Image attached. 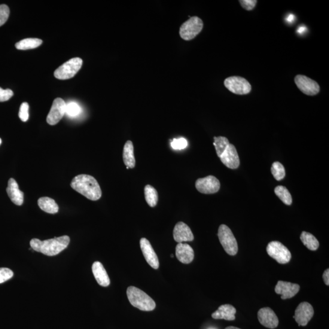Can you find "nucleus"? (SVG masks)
Wrapping results in <instances>:
<instances>
[{
    "mask_svg": "<svg viewBox=\"0 0 329 329\" xmlns=\"http://www.w3.org/2000/svg\"><path fill=\"white\" fill-rule=\"evenodd\" d=\"M70 185L75 191L88 200L97 201L102 196V189L98 182L90 175H79L76 176Z\"/></svg>",
    "mask_w": 329,
    "mask_h": 329,
    "instance_id": "1",
    "label": "nucleus"
},
{
    "mask_svg": "<svg viewBox=\"0 0 329 329\" xmlns=\"http://www.w3.org/2000/svg\"><path fill=\"white\" fill-rule=\"evenodd\" d=\"M70 242V237L67 236L44 241L33 239L30 240V246L35 251L48 256H54L66 249Z\"/></svg>",
    "mask_w": 329,
    "mask_h": 329,
    "instance_id": "2",
    "label": "nucleus"
},
{
    "mask_svg": "<svg viewBox=\"0 0 329 329\" xmlns=\"http://www.w3.org/2000/svg\"><path fill=\"white\" fill-rule=\"evenodd\" d=\"M127 295L130 304L140 310L149 312L154 310L156 306L150 297L135 286H130L127 288Z\"/></svg>",
    "mask_w": 329,
    "mask_h": 329,
    "instance_id": "3",
    "label": "nucleus"
},
{
    "mask_svg": "<svg viewBox=\"0 0 329 329\" xmlns=\"http://www.w3.org/2000/svg\"><path fill=\"white\" fill-rule=\"evenodd\" d=\"M82 63L83 61L79 57L70 59L55 70L54 73L55 78L60 80H67L74 77L81 69Z\"/></svg>",
    "mask_w": 329,
    "mask_h": 329,
    "instance_id": "4",
    "label": "nucleus"
},
{
    "mask_svg": "<svg viewBox=\"0 0 329 329\" xmlns=\"http://www.w3.org/2000/svg\"><path fill=\"white\" fill-rule=\"evenodd\" d=\"M218 236L219 242L227 254L236 255L239 248L237 240L231 228L226 225L221 224L218 228Z\"/></svg>",
    "mask_w": 329,
    "mask_h": 329,
    "instance_id": "5",
    "label": "nucleus"
},
{
    "mask_svg": "<svg viewBox=\"0 0 329 329\" xmlns=\"http://www.w3.org/2000/svg\"><path fill=\"white\" fill-rule=\"evenodd\" d=\"M203 26V21L200 18L196 16L190 17L180 27V36L185 41H191L199 35Z\"/></svg>",
    "mask_w": 329,
    "mask_h": 329,
    "instance_id": "6",
    "label": "nucleus"
},
{
    "mask_svg": "<svg viewBox=\"0 0 329 329\" xmlns=\"http://www.w3.org/2000/svg\"><path fill=\"white\" fill-rule=\"evenodd\" d=\"M267 251L271 257L280 264H287L291 258L290 251L282 243L277 241H273L268 243Z\"/></svg>",
    "mask_w": 329,
    "mask_h": 329,
    "instance_id": "7",
    "label": "nucleus"
},
{
    "mask_svg": "<svg viewBox=\"0 0 329 329\" xmlns=\"http://www.w3.org/2000/svg\"><path fill=\"white\" fill-rule=\"evenodd\" d=\"M224 84L231 92L239 95L249 93L252 88L248 81L240 76H231L225 79Z\"/></svg>",
    "mask_w": 329,
    "mask_h": 329,
    "instance_id": "8",
    "label": "nucleus"
},
{
    "mask_svg": "<svg viewBox=\"0 0 329 329\" xmlns=\"http://www.w3.org/2000/svg\"><path fill=\"white\" fill-rule=\"evenodd\" d=\"M294 82L299 89L307 95L315 96L319 92V84L306 76L302 75L295 76Z\"/></svg>",
    "mask_w": 329,
    "mask_h": 329,
    "instance_id": "9",
    "label": "nucleus"
},
{
    "mask_svg": "<svg viewBox=\"0 0 329 329\" xmlns=\"http://www.w3.org/2000/svg\"><path fill=\"white\" fill-rule=\"evenodd\" d=\"M198 191L203 194H213L220 188V182L213 176H208L204 178L197 179L195 183Z\"/></svg>",
    "mask_w": 329,
    "mask_h": 329,
    "instance_id": "10",
    "label": "nucleus"
},
{
    "mask_svg": "<svg viewBox=\"0 0 329 329\" xmlns=\"http://www.w3.org/2000/svg\"><path fill=\"white\" fill-rule=\"evenodd\" d=\"M66 105L64 100L60 97H57L54 100L47 118V121L49 124L55 125L59 123L61 119L65 115Z\"/></svg>",
    "mask_w": 329,
    "mask_h": 329,
    "instance_id": "11",
    "label": "nucleus"
},
{
    "mask_svg": "<svg viewBox=\"0 0 329 329\" xmlns=\"http://www.w3.org/2000/svg\"><path fill=\"white\" fill-rule=\"evenodd\" d=\"M313 308L307 302H303L299 305L295 310L293 318L300 326H306L313 318Z\"/></svg>",
    "mask_w": 329,
    "mask_h": 329,
    "instance_id": "12",
    "label": "nucleus"
},
{
    "mask_svg": "<svg viewBox=\"0 0 329 329\" xmlns=\"http://www.w3.org/2000/svg\"><path fill=\"white\" fill-rule=\"evenodd\" d=\"M140 245L147 263L154 269H158L159 267V261H158L156 253L152 248L150 242L145 238H142L140 239Z\"/></svg>",
    "mask_w": 329,
    "mask_h": 329,
    "instance_id": "13",
    "label": "nucleus"
},
{
    "mask_svg": "<svg viewBox=\"0 0 329 329\" xmlns=\"http://www.w3.org/2000/svg\"><path fill=\"white\" fill-rule=\"evenodd\" d=\"M259 322L264 327L269 328H275L279 325V319L276 313L270 307H264L258 312Z\"/></svg>",
    "mask_w": 329,
    "mask_h": 329,
    "instance_id": "14",
    "label": "nucleus"
},
{
    "mask_svg": "<svg viewBox=\"0 0 329 329\" xmlns=\"http://www.w3.org/2000/svg\"><path fill=\"white\" fill-rule=\"evenodd\" d=\"M219 158L228 169H237L240 166L239 154L235 146L231 143Z\"/></svg>",
    "mask_w": 329,
    "mask_h": 329,
    "instance_id": "15",
    "label": "nucleus"
},
{
    "mask_svg": "<svg viewBox=\"0 0 329 329\" xmlns=\"http://www.w3.org/2000/svg\"><path fill=\"white\" fill-rule=\"evenodd\" d=\"M300 286L297 283L278 281L275 287L277 294H281L282 300H287L294 297L300 291Z\"/></svg>",
    "mask_w": 329,
    "mask_h": 329,
    "instance_id": "16",
    "label": "nucleus"
},
{
    "mask_svg": "<svg viewBox=\"0 0 329 329\" xmlns=\"http://www.w3.org/2000/svg\"><path fill=\"white\" fill-rule=\"evenodd\" d=\"M173 238L179 243L191 242L194 240V236L190 228L183 222H179L173 230Z\"/></svg>",
    "mask_w": 329,
    "mask_h": 329,
    "instance_id": "17",
    "label": "nucleus"
},
{
    "mask_svg": "<svg viewBox=\"0 0 329 329\" xmlns=\"http://www.w3.org/2000/svg\"><path fill=\"white\" fill-rule=\"evenodd\" d=\"M176 256L181 263L189 264L193 260L194 251L188 244L180 243L176 247Z\"/></svg>",
    "mask_w": 329,
    "mask_h": 329,
    "instance_id": "18",
    "label": "nucleus"
},
{
    "mask_svg": "<svg viewBox=\"0 0 329 329\" xmlns=\"http://www.w3.org/2000/svg\"><path fill=\"white\" fill-rule=\"evenodd\" d=\"M6 192H7L12 202L14 203L15 205H22L24 200V193L23 191L20 190L17 182L14 179L11 178L9 180Z\"/></svg>",
    "mask_w": 329,
    "mask_h": 329,
    "instance_id": "19",
    "label": "nucleus"
},
{
    "mask_svg": "<svg viewBox=\"0 0 329 329\" xmlns=\"http://www.w3.org/2000/svg\"><path fill=\"white\" fill-rule=\"evenodd\" d=\"M92 272L97 283L101 286L106 287L110 285V279L105 268L100 261L94 262L92 268Z\"/></svg>",
    "mask_w": 329,
    "mask_h": 329,
    "instance_id": "20",
    "label": "nucleus"
},
{
    "mask_svg": "<svg viewBox=\"0 0 329 329\" xmlns=\"http://www.w3.org/2000/svg\"><path fill=\"white\" fill-rule=\"evenodd\" d=\"M236 309L230 304L222 305L218 309L212 313V317L215 319H225L234 321L236 319Z\"/></svg>",
    "mask_w": 329,
    "mask_h": 329,
    "instance_id": "21",
    "label": "nucleus"
},
{
    "mask_svg": "<svg viewBox=\"0 0 329 329\" xmlns=\"http://www.w3.org/2000/svg\"><path fill=\"white\" fill-rule=\"evenodd\" d=\"M123 158L125 166L129 169H134L136 166V158L134 157V145L130 140L125 143L123 148Z\"/></svg>",
    "mask_w": 329,
    "mask_h": 329,
    "instance_id": "22",
    "label": "nucleus"
},
{
    "mask_svg": "<svg viewBox=\"0 0 329 329\" xmlns=\"http://www.w3.org/2000/svg\"><path fill=\"white\" fill-rule=\"evenodd\" d=\"M38 203V206L43 211L51 213V214H54L59 211V206L56 201L52 198L42 197L39 198Z\"/></svg>",
    "mask_w": 329,
    "mask_h": 329,
    "instance_id": "23",
    "label": "nucleus"
},
{
    "mask_svg": "<svg viewBox=\"0 0 329 329\" xmlns=\"http://www.w3.org/2000/svg\"><path fill=\"white\" fill-rule=\"evenodd\" d=\"M43 41L41 39L36 38H27L21 40L20 42L15 44V47L17 50H27L30 49H35L41 45Z\"/></svg>",
    "mask_w": 329,
    "mask_h": 329,
    "instance_id": "24",
    "label": "nucleus"
},
{
    "mask_svg": "<svg viewBox=\"0 0 329 329\" xmlns=\"http://www.w3.org/2000/svg\"><path fill=\"white\" fill-rule=\"evenodd\" d=\"M300 239L304 246L311 251H316L318 249L319 246L318 240L312 234L304 231L301 235Z\"/></svg>",
    "mask_w": 329,
    "mask_h": 329,
    "instance_id": "25",
    "label": "nucleus"
},
{
    "mask_svg": "<svg viewBox=\"0 0 329 329\" xmlns=\"http://www.w3.org/2000/svg\"><path fill=\"white\" fill-rule=\"evenodd\" d=\"M145 196L146 203L151 207L156 206L158 202V193L156 190L150 185L145 186Z\"/></svg>",
    "mask_w": 329,
    "mask_h": 329,
    "instance_id": "26",
    "label": "nucleus"
},
{
    "mask_svg": "<svg viewBox=\"0 0 329 329\" xmlns=\"http://www.w3.org/2000/svg\"><path fill=\"white\" fill-rule=\"evenodd\" d=\"M274 192L280 200L286 205H291L292 204V197L290 193H289L288 189L284 186L279 185L277 186L274 189Z\"/></svg>",
    "mask_w": 329,
    "mask_h": 329,
    "instance_id": "27",
    "label": "nucleus"
},
{
    "mask_svg": "<svg viewBox=\"0 0 329 329\" xmlns=\"http://www.w3.org/2000/svg\"><path fill=\"white\" fill-rule=\"evenodd\" d=\"M229 144L230 143L226 137L222 136L214 137L213 145L215 146L216 154H217L218 157H220Z\"/></svg>",
    "mask_w": 329,
    "mask_h": 329,
    "instance_id": "28",
    "label": "nucleus"
},
{
    "mask_svg": "<svg viewBox=\"0 0 329 329\" xmlns=\"http://www.w3.org/2000/svg\"><path fill=\"white\" fill-rule=\"evenodd\" d=\"M271 173L277 181H280L285 176V170L284 167L279 161H275L271 167Z\"/></svg>",
    "mask_w": 329,
    "mask_h": 329,
    "instance_id": "29",
    "label": "nucleus"
},
{
    "mask_svg": "<svg viewBox=\"0 0 329 329\" xmlns=\"http://www.w3.org/2000/svg\"><path fill=\"white\" fill-rule=\"evenodd\" d=\"M81 108L77 103L70 102L66 105L65 114L70 117H75L81 114Z\"/></svg>",
    "mask_w": 329,
    "mask_h": 329,
    "instance_id": "30",
    "label": "nucleus"
},
{
    "mask_svg": "<svg viewBox=\"0 0 329 329\" xmlns=\"http://www.w3.org/2000/svg\"><path fill=\"white\" fill-rule=\"evenodd\" d=\"M29 105L27 103H23L21 104L20 108L19 113L18 116L20 120L23 122H26L28 120L29 118Z\"/></svg>",
    "mask_w": 329,
    "mask_h": 329,
    "instance_id": "31",
    "label": "nucleus"
},
{
    "mask_svg": "<svg viewBox=\"0 0 329 329\" xmlns=\"http://www.w3.org/2000/svg\"><path fill=\"white\" fill-rule=\"evenodd\" d=\"M10 10L7 5H0V26L4 24L8 20Z\"/></svg>",
    "mask_w": 329,
    "mask_h": 329,
    "instance_id": "32",
    "label": "nucleus"
},
{
    "mask_svg": "<svg viewBox=\"0 0 329 329\" xmlns=\"http://www.w3.org/2000/svg\"><path fill=\"white\" fill-rule=\"evenodd\" d=\"M14 276L13 271L8 268H0V283L11 279Z\"/></svg>",
    "mask_w": 329,
    "mask_h": 329,
    "instance_id": "33",
    "label": "nucleus"
},
{
    "mask_svg": "<svg viewBox=\"0 0 329 329\" xmlns=\"http://www.w3.org/2000/svg\"><path fill=\"white\" fill-rule=\"evenodd\" d=\"M188 143L184 138L175 139L171 142V146L174 149H183L187 147Z\"/></svg>",
    "mask_w": 329,
    "mask_h": 329,
    "instance_id": "34",
    "label": "nucleus"
},
{
    "mask_svg": "<svg viewBox=\"0 0 329 329\" xmlns=\"http://www.w3.org/2000/svg\"><path fill=\"white\" fill-rule=\"evenodd\" d=\"M239 3L243 9L247 11H252L257 5L256 0H240Z\"/></svg>",
    "mask_w": 329,
    "mask_h": 329,
    "instance_id": "35",
    "label": "nucleus"
},
{
    "mask_svg": "<svg viewBox=\"0 0 329 329\" xmlns=\"http://www.w3.org/2000/svg\"><path fill=\"white\" fill-rule=\"evenodd\" d=\"M14 95V93L11 89H3L0 87V102H5L11 99Z\"/></svg>",
    "mask_w": 329,
    "mask_h": 329,
    "instance_id": "36",
    "label": "nucleus"
},
{
    "mask_svg": "<svg viewBox=\"0 0 329 329\" xmlns=\"http://www.w3.org/2000/svg\"><path fill=\"white\" fill-rule=\"evenodd\" d=\"M323 280H324L325 284L326 285H329V270L327 269L324 271V274H323Z\"/></svg>",
    "mask_w": 329,
    "mask_h": 329,
    "instance_id": "37",
    "label": "nucleus"
},
{
    "mask_svg": "<svg viewBox=\"0 0 329 329\" xmlns=\"http://www.w3.org/2000/svg\"><path fill=\"white\" fill-rule=\"evenodd\" d=\"M225 329H240V328L236 327H234V326H229V327H227L225 328Z\"/></svg>",
    "mask_w": 329,
    "mask_h": 329,
    "instance_id": "38",
    "label": "nucleus"
},
{
    "mask_svg": "<svg viewBox=\"0 0 329 329\" xmlns=\"http://www.w3.org/2000/svg\"><path fill=\"white\" fill-rule=\"evenodd\" d=\"M289 18H288V20L289 21H292V19H293V15H289Z\"/></svg>",
    "mask_w": 329,
    "mask_h": 329,
    "instance_id": "39",
    "label": "nucleus"
},
{
    "mask_svg": "<svg viewBox=\"0 0 329 329\" xmlns=\"http://www.w3.org/2000/svg\"><path fill=\"white\" fill-rule=\"evenodd\" d=\"M304 27H301V28L298 29V32H300V33L302 32H303L304 31Z\"/></svg>",
    "mask_w": 329,
    "mask_h": 329,
    "instance_id": "40",
    "label": "nucleus"
},
{
    "mask_svg": "<svg viewBox=\"0 0 329 329\" xmlns=\"http://www.w3.org/2000/svg\"><path fill=\"white\" fill-rule=\"evenodd\" d=\"M2 139H0V145H1V144H2Z\"/></svg>",
    "mask_w": 329,
    "mask_h": 329,
    "instance_id": "41",
    "label": "nucleus"
},
{
    "mask_svg": "<svg viewBox=\"0 0 329 329\" xmlns=\"http://www.w3.org/2000/svg\"><path fill=\"white\" fill-rule=\"evenodd\" d=\"M171 257H173V254L171 255Z\"/></svg>",
    "mask_w": 329,
    "mask_h": 329,
    "instance_id": "42",
    "label": "nucleus"
}]
</instances>
